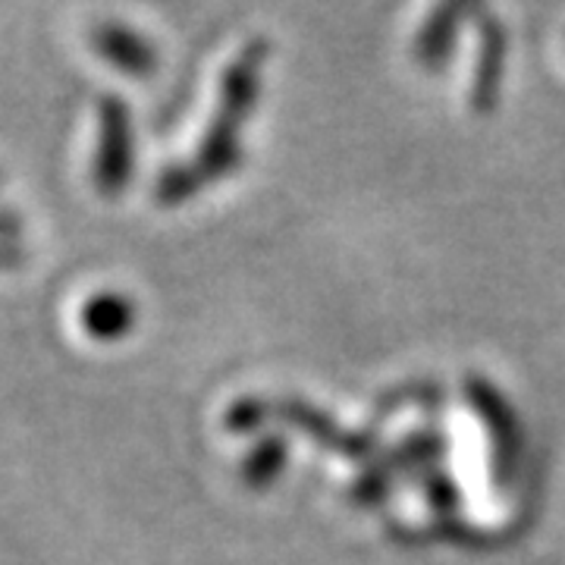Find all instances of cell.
I'll return each mask as SVG.
<instances>
[{
	"mask_svg": "<svg viewBox=\"0 0 565 565\" xmlns=\"http://www.w3.org/2000/svg\"><path fill=\"white\" fill-rule=\"evenodd\" d=\"M98 158L95 185L104 195H120L132 180V114L120 95H102L98 104Z\"/></svg>",
	"mask_w": 565,
	"mask_h": 565,
	"instance_id": "obj_1",
	"label": "cell"
},
{
	"mask_svg": "<svg viewBox=\"0 0 565 565\" xmlns=\"http://www.w3.org/2000/svg\"><path fill=\"white\" fill-rule=\"evenodd\" d=\"M92 41H95V47H98V54H102L104 61L114 63L117 70L136 76V79H145V76H151L158 70L154 44L145 35H139V32L120 25V22H102L92 32Z\"/></svg>",
	"mask_w": 565,
	"mask_h": 565,
	"instance_id": "obj_2",
	"label": "cell"
},
{
	"mask_svg": "<svg viewBox=\"0 0 565 565\" xmlns=\"http://www.w3.org/2000/svg\"><path fill=\"white\" fill-rule=\"evenodd\" d=\"M136 315L139 311H136V305H132L129 296L114 292V289H104V292H95L88 302L82 305L79 323L92 340L114 343V340H122L132 330Z\"/></svg>",
	"mask_w": 565,
	"mask_h": 565,
	"instance_id": "obj_3",
	"label": "cell"
},
{
	"mask_svg": "<svg viewBox=\"0 0 565 565\" xmlns=\"http://www.w3.org/2000/svg\"><path fill=\"white\" fill-rule=\"evenodd\" d=\"M199 185H202V180L192 170V163H173V167H167L161 177H158L154 199H158V204H180L189 195H195Z\"/></svg>",
	"mask_w": 565,
	"mask_h": 565,
	"instance_id": "obj_4",
	"label": "cell"
},
{
	"mask_svg": "<svg viewBox=\"0 0 565 565\" xmlns=\"http://www.w3.org/2000/svg\"><path fill=\"white\" fill-rule=\"evenodd\" d=\"M13 233H20V217L13 211H0V243H7Z\"/></svg>",
	"mask_w": 565,
	"mask_h": 565,
	"instance_id": "obj_5",
	"label": "cell"
},
{
	"mask_svg": "<svg viewBox=\"0 0 565 565\" xmlns=\"http://www.w3.org/2000/svg\"><path fill=\"white\" fill-rule=\"evenodd\" d=\"M25 255H22L20 245L13 243H0V267H13V264H20Z\"/></svg>",
	"mask_w": 565,
	"mask_h": 565,
	"instance_id": "obj_6",
	"label": "cell"
}]
</instances>
